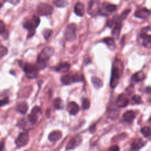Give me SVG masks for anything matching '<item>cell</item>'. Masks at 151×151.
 <instances>
[{
	"label": "cell",
	"instance_id": "obj_5",
	"mask_svg": "<svg viewBox=\"0 0 151 151\" xmlns=\"http://www.w3.org/2000/svg\"><path fill=\"white\" fill-rule=\"evenodd\" d=\"M23 70L29 78H36L38 76V68L37 65L30 63H25L23 65Z\"/></svg>",
	"mask_w": 151,
	"mask_h": 151
},
{
	"label": "cell",
	"instance_id": "obj_21",
	"mask_svg": "<svg viewBox=\"0 0 151 151\" xmlns=\"http://www.w3.org/2000/svg\"><path fill=\"white\" fill-rule=\"evenodd\" d=\"M145 144V142L141 138H138L132 142L131 145V148L133 150H137L144 146Z\"/></svg>",
	"mask_w": 151,
	"mask_h": 151
},
{
	"label": "cell",
	"instance_id": "obj_24",
	"mask_svg": "<svg viewBox=\"0 0 151 151\" xmlns=\"http://www.w3.org/2000/svg\"><path fill=\"white\" fill-rule=\"evenodd\" d=\"M70 64L69 63L64 62L58 64L55 70L57 72L65 73V72H67L70 69Z\"/></svg>",
	"mask_w": 151,
	"mask_h": 151
},
{
	"label": "cell",
	"instance_id": "obj_38",
	"mask_svg": "<svg viewBox=\"0 0 151 151\" xmlns=\"http://www.w3.org/2000/svg\"><path fill=\"white\" fill-rule=\"evenodd\" d=\"M109 150H111V151H117V150H119V147L116 146V145H114V146H111L109 149Z\"/></svg>",
	"mask_w": 151,
	"mask_h": 151
},
{
	"label": "cell",
	"instance_id": "obj_17",
	"mask_svg": "<svg viewBox=\"0 0 151 151\" xmlns=\"http://www.w3.org/2000/svg\"><path fill=\"white\" fill-rule=\"evenodd\" d=\"M123 120L127 123H131L135 119V113L133 110H128L123 115Z\"/></svg>",
	"mask_w": 151,
	"mask_h": 151
},
{
	"label": "cell",
	"instance_id": "obj_1",
	"mask_svg": "<svg viewBox=\"0 0 151 151\" xmlns=\"http://www.w3.org/2000/svg\"><path fill=\"white\" fill-rule=\"evenodd\" d=\"M54 52V49L50 47H46L41 51L37 60V67L39 70H42L46 67L48 61L53 55Z\"/></svg>",
	"mask_w": 151,
	"mask_h": 151
},
{
	"label": "cell",
	"instance_id": "obj_36",
	"mask_svg": "<svg viewBox=\"0 0 151 151\" xmlns=\"http://www.w3.org/2000/svg\"><path fill=\"white\" fill-rule=\"evenodd\" d=\"M0 32H1V34H2V32H4L6 29H5V24L2 21H1V22H0Z\"/></svg>",
	"mask_w": 151,
	"mask_h": 151
},
{
	"label": "cell",
	"instance_id": "obj_33",
	"mask_svg": "<svg viewBox=\"0 0 151 151\" xmlns=\"http://www.w3.org/2000/svg\"><path fill=\"white\" fill-rule=\"evenodd\" d=\"M130 9H126V10L124 11L120 15H119L120 19H122V21H123V20H124V19H125L126 18V17H127V15H128V14L130 13Z\"/></svg>",
	"mask_w": 151,
	"mask_h": 151
},
{
	"label": "cell",
	"instance_id": "obj_14",
	"mask_svg": "<svg viewBox=\"0 0 151 151\" xmlns=\"http://www.w3.org/2000/svg\"><path fill=\"white\" fill-rule=\"evenodd\" d=\"M129 99L126 94H121L118 96L116 100V105L119 108L125 107L129 103Z\"/></svg>",
	"mask_w": 151,
	"mask_h": 151
},
{
	"label": "cell",
	"instance_id": "obj_27",
	"mask_svg": "<svg viewBox=\"0 0 151 151\" xmlns=\"http://www.w3.org/2000/svg\"><path fill=\"white\" fill-rule=\"evenodd\" d=\"M53 4L57 7L64 8L68 5L67 0H53Z\"/></svg>",
	"mask_w": 151,
	"mask_h": 151
},
{
	"label": "cell",
	"instance_id": "obj_3",
	"mask_svg": "<svg viewBox=\"0 0 151 151\" xmlns=\"http://www.w3.org/2000/svg\"><path fill=\"white\" fill-rule=\"evenodd\" d=\"M40 22V19L36 15H33L31 19L27 20L23 24L24 28L28 30L27 37L30 38L33 36L35 32V29L38 27Z\"/></svg>",
	"mask_w": 151,
	"mask_h": 151
},
{
	"label": "cell",
	"instance_id": "obj_25",
	"mask_svg": "<svg viewBox=\"0 0 151 151\" xmlns=\"http://www.w3.org/2000/svg\"><path fill=\"white\" fill-rule=\"evenodd\" d=\"M103 41L109 47L110 49L113 50L115 48V42L114 38L106 37L103 40Z\"/></svg>",
	"mask_w": 151,
	"mask_h": 151
},
{
	"label": "cell",
	"instance_id": "obj_6",
	"mask_svg": "<svg viewBox=\"0 0 151 151\" xmlns=\"http://www.w3.org/2000/svg\"><path fill=\"white\" fill-rule=\"evenodd\" d=\"M64 35L66 40L68 41H74L76 38V25L74 24L68 25L64 32Z\"/></svg>",
	"mask_w": 151,
	"mask_h": 151
},
{
	"label": "cell",
	"instance_id": "obj_37",
	"mask_svg": "<svg viewBox=\"0 0 151 151\" xmlns=\"http://www.w3.org/2000/svg\"><path fill=\"white\" fill-rule=\"evenodd\" d=\"M4 1L5 2H10L13 5H16L20 1V0H4Z\"/></svg>",
	"mask_w": 151,
	"mask_h": 151
},
{
	"label": "cell",
	"instance_id": "obj_32",
	"mask_svg": "<svg viewBox=\"0 0 151 151\" xmlns=\"http://www.w3.org/2000/svg\"><path fill=\"white\" fill-rule=\"evenodd\" d=\"M132 100L137 104H140L142 103V98L139 95L133 96L132 97Z\"/></svg>",
	"mask_w": 151,
	"mask_h": 151
},
{
	"label": "cell",
	"instance_id": "obj_8",
	"mask_svg": "<svg viewBox=\"0 0 151 151\" xmlns=\"http://www.w3.org/2000/svg\"><path fill=\"white\" fill-rule=\"evenodd\" d=\"M53 11V8L46 3H40L37 6V12L40 15L47 16L51 15Z\"/></svg>",
	"mask_w": 151,
	"mask_h": 151
},
{
	"label": "cell",
	"instance_id": "obj_12",
	"mask_svg": "<svg viewBox=\"0 0 151 151\" xmlns=\"http://www.w3.org/2000/svg\"><path fill=\"white\" fill-rule=\"evenodd\" d=\"M149 28H144L140 32V37L143 39L142 45L146 48H151V35L147 34L146 31Z\"/></svg>",
	"mask_w": 151,
	"mask_h": 151
},
{
	"label": "cell",
	"instance_id": "obj_10",
	"mask_svg": "<svg viewBox=\"0 0 151 151\" xmlns=\"http://www.w3.org/2000/svg\"><path fill=\"white\" fill-rule=\"evenodd\" d=\"M29 140V134L28 132H24L19 134L15 140V145L18 147H21L25 146Z\"/></svg>",
	"mask_w": 151,
	"mask_h": 151
},
{
	"label": "cell",
	"instance_id": "obj_16",
	"mask_svg": "<svg viewBox=\"0 0 151 151\" xmlns=\"http://www.w3.org/2000/svg\"><path fill=\"white\" fill-rule=\"evenodd\" d=\"M67 110L71 115H76L79 111L80 107L76 102L71 101L68 104Z\"/></svg>",
	"mask_w": 151,
	"mask_h": 151
},
{
	"label": "cell",
	"instance_id": "obj_9",
	"mask_svg": "<svg viewBox=\"0 0 151 151\" xmlns=\"http://www.w3.org/2000/svg\"><path fill=\"white\" fill-rule=\"evenodd\" d=\"M117 9V6L114 4H110L108 2H103L100 8L99 14L101 15L107 16L110 14L115 11Z\"/></svg>",
	"mask_w": 151,
	"mask_h": 151
},
{
	"label": "cell",
	"instance_id": "obj_30",
	"mask_svg": "<svg viewBox=\"0 0 151 151\" xmlns=\"http://www.w3.org/2000/svg\"><path fill=\"white\" fill-rule=\"evenodd\" d=\"M90 106V102L88 99H83L82 100V107L84 110H87Z\"/></svg>",
	"mask_w": 151,
	"mask_h": 151
},
{
	"label": "cell",
	"instance_id": "obj_13",
	"mask_svg": "<svg viewBox=\"0 0 151 151\" xmlns=\"http://www.w3.org/2000/svg\"><path fill=\"white\" fill-rule=\"evenodd\" d=\"M81 141H82V138L80 135L74 136L68 142L66 146V149L71 150V149H75L78 146H79Z\"/></svg>",
	"mask_w": 151,
	"mask_h": 151
},
{
	"label": "cell",
	"instance_id": "obj_39",
	"mask_svg": "<svg viewBox=\"0 0 151 151\" xmlns=\"http://www.w3.org/2000/svg\"><path fill=\"white\" fill-rule=\"evenodd\" d=\"M145 92L147 94H151V87L147 86L145 88Z\"/></svg>",
	"mask_w": 151,
	"mask_h": 151
},
{
	"label": "cell",
	"instance_id": "obj_20",
	"mask_svg": "<svg viewBox=\"0 0 151 151\" xmlns=\"http://www.w3.org/2000/svg\"><path fill=\"white\" fill-rule=\"evenodd\" d=\"M62 137V133L59 130H54L48 134V139L51 142H56L60 140Z\"/></svg>",
	"mask_w": 151,
	"mask_h": 151
},
{
	"label": "cell",
	"instance_id": "obj_42",
	"mask_svg": "<svg viewBox=\"0 0 151 151\" xmlns=\"http://www.w3.org/2000/svg\"><path fill=\"white\" fill-rule=\"evenodd\" d=\"M150 102H151V99H150Z\"/></svg>",
	"mask_w": 151,
	"mask_h": 151
},
{
	"label": "cell",
	"instance_id": "obj_7",
	"mask_svg": "<svg viewBox=\"0 0 151 151\" xmlns=\"http://www.w3.org/2000/svg\"><path fill=\"white\" fill-rule=\"evenodd\" d=\"M100 1L99 0H90L88 4L87 12L91 17H95L100 12Z\"/></svg>",
	"mask_w": 151,
	"mask_h": 151
},
{
	"label": "cell",
	"instance_id": "obj_31",
	"mask_svg": "<svg viewBox=\"0 0 151 151\" xmlns=\"http://www.w3.org/2000/svg\"><path fill=\"white\" fill-rule=\"evenodd\" d=\"M51 34H52V30L50 29H45L42 32L43 36L45 40H48L50 37V35H51Z\"/></svg>",
	"mask_w": 151,
	"mask_h": 151
},
{
	"label": "cell",
	"instance_id": "obj_2",
	"mask_svg": "<svg viewBox=\"0 0 151 151\" xmlns=\"http://www.w3.org/2000/svg\"><path fill=\"white\" fill-rule=\"evenodd\" d=\"M120 62V60L115 61L112 67L110 82V86L112 88L116 87L118 84L119 81L120 77V75L122 73L123 67V64H122L120 66H119Z\"/></svg>",
	"mask_w": 151,
	"mask_h": 151
},
{
	"label": "cell",
	"instance_id": "obj_22",
	"mask_svg": "<svg viewBox=\"0 0 151 151\" xmlns=\"http://www.w3.org/2000/svg\"><path fill=\"white\" fill-rule=\"evenodd\" d=\"M27 110H28V105L27 103L25 101H22L18 103L16 106V110L18 113L22 114H25L26 112L27 111Z\"/></svg>",
	"mask_w": 151,
	"mask_h": 151
},
{
	"label": "cell",
	"instance_id": "obj_26",
	"mask_svg": "<svg viewBox=\"0 0 151 151\" xmlns=\"http://www.w3.org/2000/svg\"><path fill=\"white\" fill-rule=\"evenodd\" d=\"M91 83L96 88H99L103 86V81L99 78L93 76L91 78Z\"/></svg>",
	"mask_w": 151,
	"mask_h": 151
},
{
	"label": "cell",
	"instance_id": "obj_18",
	"mask_svg": "<svg viewBox=\"0 0 151 151\" xmlns=\"http://www.w3.org/2000/svg\"><path fill=\"white\" fill-rule=\"evenodd\" d=\"M74 11L77 15L83 17L85 13V7L84 4L80 2H77L74 6Z\"/></svg>",
	"mask_w": 151,
	"mask_h": 151
},
{
	"label": "cell",
	"instance_id": "obj_19",
	"mask_svg": "<svg viewBox=\"0 0 151 151\" xmlns=\"http://www.w3.org/2000/svg\"><path fill=\"white\" fill-rule=\"evenodd\" d=\"M122 27V24L121 21L117 22L116 24L114 25L113 28L111 31V35H113L114 38H118Z\"/></svg>",
	"mask_w": 151,
	"mask_h": 151
},
{
	"label": "cell",
	"instance_id": "obj_23",
	"mask_svg": "<svg viewBox=\"0 0 151 151\" xmlns=\"http://www.w3.org/2000/svg\"><path fill=\"white\" fill-rule=\"evenodd\" d=\"M145 78V73L142 71H139L134 73L132 77V80L134 83L142 81Z\"/></svg>",
	"mask_w": 151,
	"mask_h": 151
},
{
	"label": "cell",
	"instance_id": "obj_11",
	"mask_svg": "<svg viewBox=\"0 0 151 151\" xmlns=\"http://www.w3.org/2000/svg\"><path fill=\"white\" fill-rule=\"evenodd\" d=\"M41 114V110L40 107L34 106L31 111V113L28 114V118L29 122L32 124H35L38 121L39 116Z\"/></svg>",
	"mask_w": 151,
	"mask_h": 151
},
{
	"label": "cell",
	"instance_id": "obj_35",
	"mask_svg": "<svg viewBox=\"0 0 151 151\" xmlns=\"http://www.w3.org/2000/svg\"><path fill=\"white\" fill-rule=\"evenodd\" d=\"M9 103V100H8V97H5L3 99H1V106H3L5 104H7Z\"/></svg>",
	"mask_w": 151,
	"mask_h": 151
},
{
	"label": "cell",
	"instance_id": "obj_4",
	"mask_svg": "<svg viewBox=\"0 0 151 151\" xmlns=\"http://www.w3.org/2000/svg\"><path fill=\"white\" fill-rule=\"evenodd\" d=\"M83 76L78 73H76L74 75L66 74L62 76L61 78L62 83L65 85H70L73 83L83 81Z\"/></svg>",
	"mask_w": 151,
	"mask_h": 151
},
{
	"label": "cell",
	"instance_id": "obj_41",
	"mask_svg": "<svg viewBox=\"0 0 151 151\" xmlns=\"http://www.w3.org/2000/svg\"><path fill=\"white\" fill-rule=\"evenodd\" d=\"M149 121L150 122H151V117H150V118L149 119Z\"/></svg>",
	"mask_w": 151,
	"mask_h": 151
},
{
	"label": "cell",
	"instance_id": "obj_40",
	"mask_svg": "<svg viewBox=\"0 0 151 151\" xmlns=\"http://www.w3.org/2000/svg\"><path fill=\"white\" fill-rule=\"evenodd\" d=\"M90 130L91 133H93L94 132V131L96 130V126L95 124H93V126H91L90 127Z\"/></svg>",
	"mask_w": 151,
	"mask_h": 151
},
{
	"label": "cell",
	"instance_id": "obj_28",
	"mask_svg": "<svg viewBox=\"0 0 151 151\" xmlns=\"http://www.w3.org/2000/svg\"><path fill=\"white\" fill-rule=\"evenodd\" d=\"M141 133L145 137H148L151 134V129L148 126H145L140 130Z\"/></svg>",
	"mask_w": 151,
	"mask_h": 151
},
{
	"label": "cell",
	"instance_id": "obj_29",
	"mask_svg": "<svg viewBox=\"0 0 151 151\" xmlns=\"http://www.w3.org/2000/svg\"><path fill=\"white\" fill-rule=\"evenodd\" d=\"M54 106L56 109H62L63 107V100L60 98H56L53 101Z\"/></svg>",
	"mask_w": 151,
	"mask_h": 151
},
{
	"label": "cell",
	"instance_id": "obj_34",
	"mask_svg": "<svg viewBox=\"0 0 151 151\" xmlns=\"http://www.w3.org/2000/svg\"><path fill=\"white\" fill-rule=\"evenodd\" d=\"M8 53V49L6 47L1 45V57L2 58Z\"/></svg>",
	"mask_w": 151,
	"mask_h": 151
},
{
	"label": "cell",
	"instance_id": "obj_15",
	"mask_svg": "<svg viewBox=\"0 0 151 151\" xmlns=\"http://www.w3.org/2000/svg\"><path fill=\"white\" fill-rule=\"evenodd\" d=\"M150 14V11L145 8H139L134 12V16L140 19H146L148 18Z\"/></svg>",
	"mask_w": 151,
	"mask_h": 151
}]
</instances>
